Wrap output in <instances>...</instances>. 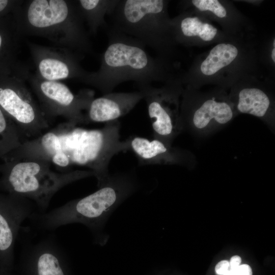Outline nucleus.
<instances>
[{"mask_svg": "<svg viewBox=\"0 0 275 275\" xmlns=\"http://www.w3.org/2000/svg\"><path fill=\"white\" fill-rule=\"evenodd\" d=\"M106 28L108 42L100 55L99 68L88 72L79 81L106 94L128 81H134L137 86L164 84L179 76L172 61L150 55L139 40L111 26Z\"/></svg>", "mask_w": 275, "mask_h": 275, "instance_id": "nucleus-1", "label": "nucleus"}, {"mask_svg": "<svg viewBox=\"0 0 275 275\" xmlns=\"http://www.w3.org/2000/svg\"><path fill=\"white\" fill-rule=\"evenodd\" d=\"M17 11L20 34L45 38L83 56L93 54L76 1H22Z\"/></svg>", "mask_w": 275, "mask_h": 275, "instance_id": "nucleus-2", "label": "nucleus"}, {"mask_svg": "<svg viewBox=\"0 0 275 275\" xmlns=\"http://www.w3.org/2000/svg\"><path fill=\"white\" fill-rule=\"evenodd\" d=\"M138 186L133 173L110 175L107 182L93 193L49 211H36L29 219L39 229L45 231L69 224H82L96 237L113 211L133 194Z\"/></svg>", "mask_w": 275, "mask_h": 275, "instance_id": "nucleus-3", "label": "nucleus"}, {"mask_svg": "<svg viewBox=\"0 0 275 275\" xmlns=\"http://www.w3.org/2000/svg\"><path fill=\"white\" fill-rule=\"evenodd\" d=\"M258 60L254 47L243 39L226 40L200 55L179 79L196 89L207 84L232 87L243 77L255 74Z\"/></svg>", "mask_w": 275, "mask_h": 275, "instance_id": "nucleus-4", "label": "nucleus"}, {"mask_svg": "<svg viewBox=\"0 0 275 275\" xmlns=\"http://www.w3.org/2000/svg\"><path fill=\"white\" fill-rule=\"evenodd\" d=\"M169 1L120 0L111 27L152 48L157 56L172 61L176 44L172 34Z\"/></svg>", "mask_w": 275, "mask_h": 275, "instance_id": "nucleus-5", "label": "nucleus"}, {"mask_svg": "<svg viewBox=\"0 0 275 275\" xmlns=\"http://www.w3.org/2000/svg\"><path fill=\"white\" fill-rule=\"evenodd\" d=\"M44 160L22 159L3 162L0 191L32 201L37 211H46L53 196L76 181L95 176L91 170L57 172Z\"/></svg>", "mask_w": 275, "mask_h": 275, "instance_id": "nucleus-6", "label": "nucleus"}, {"mask_svg": "<svg viewBox=\"0 0 275 275\" xmlns=\"http://www.w3.org/2000/svg\"><path fill=\"white\" fill-rule=\"evenodd\" d=\"M120 124L108 122L101 128L86 130L77 127L76 143L71 163L85 166L95 173L98 187L108 180V167L118 153L128 150L127 140L120 139Z\"/></svg>", "mask_w": 275, "mask_h": 275, "instance_id": "nucleus-7", "label": "nucleus"}, {"mask_svg": "<svg viewBox=\"0 0 275 275\" xmlns=\"http://www.w3.org/2000/svg\"><path fill=\"white\" fill-rule=\"evenodd\" d=\"M146 92L145 99L153 129L154 139L171 145L182 131L180 97L183 89L179 77L164 83L160 88L151 84L138 86Z\"/></svg>", "mask_w": 275, "mask_h": 275, "instance_id": "nucleus-8", "label": "nucleus"}, {"mask_svg": "<svg viewBox=\"0 0 275 275\" xmlns=\"http://www.w3.org/2000/svg\"><path fill=\"white\" fill-rule=\"evenodd\" d=\"M27 80L49 121L62 117L77 125L87 123V112L94 98L92 91L83 90L75 95L65 84L44 80L35 74L29 73Z\"/></svg>", "mask_w": 275, "mask_h": 275, "instance_id": "nucleus-9", "label": "nucleus"}, {"mask_svg": "<svg viewBox=\"0 0 275 275\" xmlns=\"http://www.w3.org/2000/svg\"><path fill=\"white\" fill-rule=\"evenodd\" d=\"M25 69L8 86H0V107L27 138H37L48 128L49 120L28 88Z\"/></svg>", "mask_w": 275, "mask_h": 275, "instance_id": "nucleus-10", "label": "nucleus"}, {"mask_svg": "<svg viewBox=\"0 0 275 275\" xmlns=\"http://www.w3.org/2000/svg\"><path fill=\"white\" fill-rule=\"evenodd\" d=\"M181 96L180 117L182 124L188 121L191 127L200 133H208L226 125L237 115L228 95L223 90L202 95L195 103L182 93Z\"/></svg>", "mask_w": 275, "mask_h": 275, "instance_id": "nucleus-11", "label": "nucleus"}, {"mask_svg": "<svg viewBox=\"0 0 275 275\" xmlns=\"http://www.w3.org/2000/svg\"><path fill=\"white\" fill-rule=\"evenodd\" d=\"M37 211L31 200L0 193V266L10 270L14 261L15 245L23 223Z\"/></svg>", "mask_w": 275, "mask_h": 275, "instance_id": "nucleus-12", "label": "nucleus"}, {"mask_svg": "<svg viewBox=\"0 0 275 275\" xmlns=\"http://www.w3.org/2000/svg\"><path fill=\"white\" fill-rule=\"evenodd\" d=\"M36 73L47 80L75 79L80 81L88 73L81 65L84 56L66 48L28 42Z\"/></svg>", "mask_w": 275, "mask_h": 275, "instance_id": "nucleus-13", "label": "nucleus"}, {"mask_svg": "<svg viewBox=\"0 0 275 275\" xmlns=\"http://www.w3.org/2000/svg\"><path fill=\"white\" fill-rule=\"evenodd\" d=\"M19 270L20 275H71L65 252L51 236L23 247Z\"/></svg>", "mask_w": 275, "mask_h": 275, "instance_id": "nucleus-14", "label": "nucleus"}, {"mask_svg": "<svg viewBox=\"0 0 275 275\" xmlns=\"http://www.w3.org/2000/svg\"><path fill=\"white\" fill-rule=\"evenodd\" d=\"M171 26L176 45L204 46L233 39L217 29L203 14L194 9L186 10L171 18Z\"/></svg>", "mask_w": 275, "mask_h": 275, "instance_id": "nucleus-15", "label": "nucleus"}, {"mask_svg": "<svg viewBox=\"0 0 275 275\" xmlns=\"http://www.w3.org/2000/svg\"><path fill=\"white\" fill-rule=\"evenodd\" d=\"M256 74L246 75L231 87L229 97L237 114H246L272 122L274 107L272 97Z\"/></svg>", "mask_w": 275, "mask_h": 275, "instance_id": "nucleus-16", "label": "nucleus"}, {"mask_svg": "<svg viewBox=\"0 0 275 275\" xmlns=\"http://www.w3.org/2000/svg\"><path fill=\"white\" fill-rule=\"evenodd\" d=\"M138 88V91L111 92L93 98L87 112V123L114 121L128 113L145 97V90Z\"/></svg>", "mask_w": 275, "mask_h": 275, "instance_id": "nucleus-17", "label": "nucleus"}, {"mask_svg": "<svg viewBox=\"0 0 275 275\" xmlns=\"http://www.w3.org/2000/svg\"><path fill=\"white\" fill-rule=\"evenodd\" d=\"M181 3L185 9L191 8L211 21L219 23L223 31L231 38L242 39L241 31L248 27L246 19L229 1L191 0L182 1Z\"/></svg>", "mask_w": 275, "mask_h": 275, "instance_id": "nucleus-18", "label": "nucleus"}, {"mask_svg": "<svg viewBox=\"0 0 275 275\" xmlns=\"http://www.w3.org/2000/svg\"><path fill=\"white\" fill-rule=\"evenodd\" d=\"M128 150L136 155L141 164H183L186 154L163 142L154 139L133 136L127 139Z\"/></svg>", "mask_w": 275, "mask_h": 275, "instance_id": "nucleus-19", "label": "nucleus"}, {"mask_svg": "<svg viewBox=\"0 0 275 275\" xmlns=\"http://www.w3.org/2000/svg\"><path fill=\"white\" fill-rule=\"evenodd\" d=\"M120 0H78L76 1L78 8L85 21L88 26L89 32L95 35L98 29L106 27V15H111Z\"/></svg>", "mask_w": 275, "mask_h": 275, "instance_id": "nucleus-20", "label": "nucleus"}, {"mask_svg": "<svg viewBox=\"0 0 275 275\" xmlns=\"http://www.w3.org/2000/svg\"><path fill=\"white\" fill-rule=\"evenodd\" d=\"M26 138L0 107V160L4 162L9 154L28 141Z\"/></svg>", "mask_w": 275, "mask_h": 275, "instance_id": "nucleus-21", "label": "nucleus"}, {"mask_svg": "<svg viewBox=\"0 0 275 275\" xmlns=\"http://www.w3.org/2000/svg\"><path fill=\"white\" fill-rule=\"evenodd\" d=\"M267 47L265 50V58L266 59V62L272 67H274L275 64V38H272L267 45Z\"/></svg>", "mask_w": 275, "mask_h": 275, "instance_id": "nucleus-22", "label": "nucleus"}, {"mask_svg": "<svg viewBox=\"0 0 275 275\" xmlns=\"http://www.w3.org/2000/svg\"><path fill=\"white\" fill-rule=\"evenodd\" d=\"M50 162L60 167H66L69 166L71 161L66 154L64 153H58L52 157Z\"/></svg>", "mask_w": 275, "mask_h": 275, "instance_id": "nucleus-23", "label": "nucleus"}, {"mask_svg": "<svg viewBox=\"0 0 275 275\" xmlns=\"http://www.w3.org/2000/svg\"><path fill=\"white\" fill-rule=\"evenodd\" d=\"M215 270L218 275H231L230 263L227 260H222L215 266Z\"/></svg>", "mask_w": 275, "mask_h": 275, "instance_id": "nucleus-24", "label": "nucleus"}, {"mask_svg": "<svg viewBox=\"0 0 275 275\" xmlns=\"http://www.w3.org/2000/svg\"><path fill=\"white\" fill-rule=\"evenodd\" d=\"M232 275H252V270L249 265L242 264L233 271Z\"/></svg>", "mask_w": 275, "mask_h": 275, "instance_id": "nucleus-25", "label": "nucleus"}, {"mask_svg": "<svg viewBox=\"0 0 275 275\" xmlns=\"http://www.w3.org/2000/svg\"><path fill=\"white\" fill-rule=\"evenodd\" d=\"M241 262V259L239 256L235 255L231 257L229 262L231 275L233 271L240 265Z\"/></svg>", "mask_w": 275, "mask_h": 275, "instance_id": "nucleus-26", "label": "nucleus"}, {"mask_svg": "<svg viewBox=\"0 0 275 275\" xmlns=\"http://www.w3.org/2000/svg\"><path fill=\"white\" fill-rule=\"evenodd\" d=\"M9 3L7 0H0V13L6 9Z\"/></svg>", "mask_w": 275, "mask_h": 275, "instance_id": "nucleus-27", "label": "nucleus"}, {"mask_svg": "<svg viewBox=\"0 0 275 275\" xmlns=\"http://www.w3.org/2000/svg\"><path fill=\"white\" fill-rule=\"evenodd\" d=\"M3 43V38L2 34H0V49H1Z\"/></svg>", "mask_w": 275, "mask_h": 275, "instance_id": "nucleus-28", "label": "nucleus"}, {"mask_svg": "<svg viewBox=\"0 0 275 275\" xmlns=\"http://www.w3.org/2000/svg\"><path fill=\"white\" fill-rule=\"evenodd\" d=\"M6 271H2L1 273H0V275H9V274H7L6 273Z\"/></svg>", "mask_w": 275, "mask_h": 275, "instance_id": "nucleus-29", "label": "nucleus"}, {"mask_svg": "<svg viewBox=\"0 0 275 275\" xmlns=\"http://www.w3.org/2000/svg\"><path fill=\"white\" fill-rule=\"evenodd\" d=\"M2 168H3V163H0V173L2 171Z\"/></svg>", "mask_w": 275, "mask_h": 275, "instance_id": "nucleus-30", "label": "nucleus"}]
</instances>
